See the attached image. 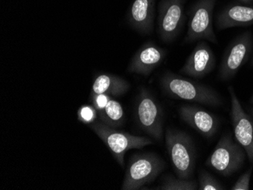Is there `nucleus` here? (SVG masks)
Wrapping results in <instances>:
<instances>
[{
  "label": "nucleus",
  "instance_id": "obj_1",
  "mask_svg": "<svg viewBox=\"0 0 253 190\" xmlns=\"http://www.w3.org/2000/svg\"><path fill=\"white\" fill-rule=\"evenodd\" d=\"M162 86L168 94L176 99L212 107L222 106V100L215 90L174 74L168 73L162 79Z\"/></svg>",
  "mask_w": 253,
  "mask_h": 190
},
{
  "label": "nucleus",
  "instance_id": "obj_2",
  "mask_svg": "<svg viewBox=\"0 0 253 190\" xmlns=\"http://www.w3.org/2000/svg\"><path fill=\"white\" fill-rule=\"evenodd\" d=\"M166 144L174 172L178 178L191 179L195 169L196 150L188 133L168 128Z\"/></svg>",
  "mask_w": 253,
  "mask_h": 190
},
{
  "label": "nucleus",
  "instance_id": "obj_3",
  "mask_svg": "<svg viewBox=\"0 0 253 190\" xmlns=\"http://www.w3.org/2000/svg\"><path fill=\"white\" fill-rule=\"evenodd\" d=\"M166 167L164 161L155 153L135 154L130 157L122 190H136L157 178Z\"/></svg>",
  "mask_w": 253,
  "mask_h": 190
},
{
  "label": "nucleus",
  "instance_id": "obj_4",
  "mask_svg": "<svg viewBox=\"0 0 253 190\" xmlns=\"http://www.w3.org/2000/svg\"><path fill=\"white\" fill-rule=\"evenodd\" d=\"M247 156L244 147L234 142L231 133H227L220 139L206 164L221 175L228 177L243 167Z\"/></svg>",
  "mask_w": 253,
  "mask_h": 190
},
{
  "label": "nucleus",
  "instance_id": "obj_5",
  "mask_svg": "<svg viewBox=\"0 0 253 190\" xmlns=\"http://www.w3.org/2000/svg\"><path fill=\"white\" fill-rule=\"evenodd\" d=\"M90 127L96 135L106 143L122 167L125 165L124 158L126 152L133 149L139 150L153 143L147 137H138L125 132L119 131L102 121L95 120L90 124Z\"/></svg>",
  "mask_w": 253,
  "mask_h": 190
},
{
  "label": "nucleus",
  "instance_id": "obj_6",
  "mask_svg": "<svg viewBox=\"0 0 253 190\" xmlns=\"http://www.w3.org/2000/svg\"><path fill=\"white\" fill-rule=\"evenodd\" d=\"M217 0H198L189 11L188 29L184 42L192 43L197 41H209L217 43V37L213 29V12Z\"/></svg>",
  "mask_w": 253,
  "mask_h": 190
},
{
  "label": "nucleus",
  "instance_id": "obj_7",
  "mask_svg": "<svg viewBox=\"0 0 253 190\" xmlns=\"http://www.w3.org/2000/svg\"><path fill=\"white\" fill-rule=\"evenodd\" d=\"M253 37L247 31L237 37L226 49L219 68V78L223 81L231 80L247 62L253 50Z\"/></svg>",
  "mask_w": 253,
  "mask_h": 190
},
{
  "label": "nucleus",
  "instance_id": "obj_8",
  "mask_svg": "<svg viewBox=\"0 0 253 190\" xmlns=\"http://www.w3.org/2000/svg\"><path fill=\"white\" fill-rule=\"evenodd\" d=\"M136 119L140 128L160 141L163 136V113L153 96L143 88L136 100Z\"/></svg>",
  "mask_w": 253,
  "mask_h": 190
},
{
  "label": "nucleus",
  "instance_id": "obj_9",
  "mask_svg": "<svg viewBox=\"0 0 253 190\" xmlns=\"http://www.w3.org/2000/svg\"><path fill=\"white\" fill-rule=\"evenodd\" d=\"M228 91L234 137L237 143L244 147L250 164L253 165V118L243 109L233 86H229Z\"/></svg>",
  "mask_w": 253,
  "mask_h": 190
},
{
  "label": "nucleus",
  "instance_id": "obj_10",
  "mask_svg": "<svg viewBox=\"0 0 253 190\" xmlns=\"http://www.w3.org/2000/svg\"><path fill=\"white\" fill-rule=\"evenodd\" d=\"M185 0H166L160 8L159 33L166 42H170L179 35L183 21Z\"/></svg>",
  "mask_w": 253,
  "mask_h": 190
},
{
  "label": "nucleus",
  "instance_id": "obj_11",
  "mask_svg": "<svg viewBox=\"0 0 253 190\" xmlns=\"http://www.w3.org/2000/svg\"><path fill=\"white\" fill-rule=\"evenodd\" d=\"M215 56L208 43L200 41L192 51L180 72L191 77H205L215 67Z\"/></svg>",
  "mask_w": 253,
  "mask_h": 190
},
{
  "label": "nucleus",
  "instance_id": "obj_12",
  "mask_svg": "<svg viewBox=\"0 0 253 190\" xmlns=\"http://www.w3.org/2000/svg\"><path fill=\"white\" fill-rule=\"evenodd\" d=\"M180 118L203 137L210 138L217 131L219 122L214 114L196 107L183 106L179 109Z\"/></svg>",
  "mask_w": 253,
  "mask_h": 190
},
{
  "label": "nucleus",
  "instance_id": "obj_13",
  "mask_svg": "<svg viewBox=\"0 0 253 190\" xmlns=\"http://www.w3.org/2000/svg\"><path fill=\"white\" fill-rule=\"evenodd\" d=\"M253 25V5L231 4L217 15L216 25L219 31Z\"/></svg>",
  "mask_w": 253,
  "mask_h": 190
},
{
  "label": "nucleus",
  "instance_id": "obj_14",
  "mask_svg": "<svg viewBox=\"0 0 253 190\" xmlns=\"http://www.w3.org/2000/svg\"><path fill=\"white\" fill-rule=\"evenodd\" d=\"M165 56L163 49L153 44H147L136 52L129 66V72L148 75L163 62Z\"/></svg>",
  "mask_w": 253,
  "mask_h": 190
},
{
  "label": "nucleus",
  "instance_id": "obj_15",
  "mask_svg": "<svg viewBox=\"0 0 253 190\" xmlns=\"http://www.w3.org/2000/svg\"><path fill=\"white\" fill-rule=\"evenodd\" d=\"M154 0H134L130 12L132 26L143 34L153 30Z\"/></svg>",
  "mask_w": 253,
  "mask_h": 190
},
{
  "label": "nucleus",
  "instance_id": "obj_16",
  "mask_svg": "<svg viewBox=\"0 0 253 190\" xmlns=\"http://www.w3.org/2000/svg\"><path fill=\"white\" fill-rule=\"evenodd\" d=\"M130 87L128 82L112 75H102L95 80L93 95L108 94L114 96L125 94Z\"/></svg>",
  "mask_w": 253,
  "mask_h": 190
},
{
  "label": "nucleus",
  "instance_id": "obj_17",
  "mask_svg": "<svg viewBox=\"0 0 253 190\" xmlns=\"http://www.w3.org/2000/svg\"><path fill=\"white\" fill-rule=\"evenodd\" d=\"M101 121L112 127H117L123 124L125 113L120 103L111 99L106 107L98 112Z\"/></svg>",
  "mask_w": 253,
  "mask_h": 190
},
{
  "label": "nucleus",
  "instance_id": "obj_18",
  "mask_svg": "<svg viewBox=\"0 0 253 190\" xmlns=\"http://www.w3.org/2000/svg\"><path fill=\"white\" fill-rule=\"evenodd\" d=\"M159 190H198V184L194 180H183V179L168 176L163 184L159 187Z\"/></svg>",
  "mask_w": 253,
  "mask_h": 190
},
{
  "label": "nucleus",
  "instance_id": "obj_19",
  "mask_svg": "<svg viewBox=\"0 0 253 190\" xmlns=\"http://www.w3.org/2000/svg\"><path fill=\"white\" fill-rule=\"evenodd\" d=\"M198 190H222L224 187L220 184L217 179L206 171H200L198 177Z\"/></svg>",
  "mask_w": 253,
  "mask_h": 190
},
{
  "label": "nucleus",
  "instance_id": "obj_20",
  "mask_svg": "<svg viewBox=\"0 0 253 190\" xmlns=\"http://www.w3.org/2000/svg\"><path fill=\"white\" fill-rule=\"evenodd\" d=\"M97 111L93 106H84L78 110V119L85 124H92L96 120Z\"/></svg>",
  "mask_w": 253,
  "mask_h": 190
},
{
  "label": "nucleus",
  "instance_id": "obj_21",
  "mask_svg": "<svg viewBox=\"0 0 253 190\" xmlns=\"http://www.w3.org/2000/svg\"><path fill=\"white\" fill-rule=\"evenodd\" d=\"M253 165L250 166L248 171L239 177L237 182L231 187L232 190H250V179L253 173Z\"/></svg>",
  "mask_w": 253,
  "mask_h": 190
},
{
  "label": "nucleus",
  "instance_id": "obj_22",
  "mask_svg": "<svg viewBox=\"0 0 253 190\" xmlns=\"http://www.w3.org/2000/svg\"><path fill=\"white\" fill-rule=\"evenodd\" d=\"M93 107L96 109L97 113L104 109L111 99L110 96L108 94H98L93 95Z\"/></svg>",
  "mask_w": 253,
  "mask_h": 190
},
{
  "label": "nucleus",
  "instance_id": "obj_23",
  "mask_svg": "<svg viewBox=\"0 0 253 190\" xmlns=\"http://www.w3.org/2000/svg\"><path fill=\"white\" fill-rule=\"evenodd\" d=\"M244 5H253V0H237Z\"/></svg>",
  "mask_w": 253,
  "mask_h": 190
},
{
  "label": "nucleus",
  "instance_id": "obj_24",
  "mask_svg": "<svg viewBox=\"0 0 253 190\" xmlns=\"http://www.w3.org/2000/svg\"><path fill=\"white\" fill-rule=\"evenodd\" d=\"M249 113H250V115L252 116V117L253 118V108H250L249 109Z\"/></svg>",
  "mask_w": 253,
  "mask_h": 190
},
{
  "label": "nucleus",
  "instance_id": "obj_25",
  "mask_svg": "<svg viewBox=\"0 0 253 190\" xmlns=\"http://www.w3.org/2000/svg\"><path fill=\"white\" fill-rule=\"evenodd\" d=\"M250 103H251L253 106V96H252L251 99H250Z\"/></svg>",
  "mask_w": 253,
  "mask_h": 190
},
{
  "label": "nucleus",
  "instance_id": "obj_26",
  "mask_svg": "<svg viewBox=\"0 0 253 190\" xmlns=\"http://www.w3.org/2000/svg\"><path fill=\"white\" fill-rule=\"evenodd\" d=\"M251 66L253 67V58H252V60H251Z\"/></svg>",
  "mask_w": 253,
  "mask_h": 190
}]
</instances>
